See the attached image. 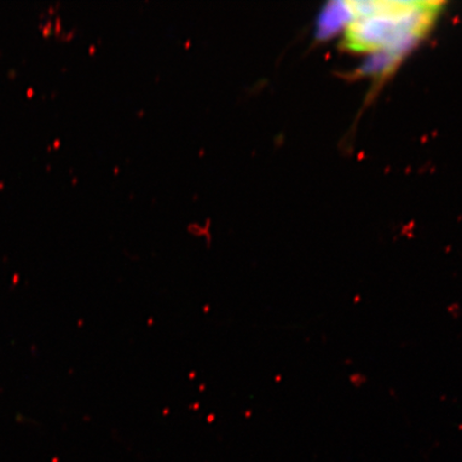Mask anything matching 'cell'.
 Returning <instances> with one entry per match:
<instances>
[{"label":"cell","instance_id":"6da1fadb","mask_svg":"<svg viewBox=\"0 0 462 462\" xmlns=\"http://www.w3.org/2000/svg\"><path fill=\"white\" fill-rule=\"evenodd\" d=\"M350 14L343 48L356 53L388 54L400 60L423 38L440 14V2H344Z\"/></svg>","mask_w":462,"mask_h":462},{"label":"cell","instance_id":"7a4b0ae2","mask_svg":"<svg viewBox=\"0 0 462 462\" xmlns=\"http://www.w3.org/2000/svg\"><path fill=\"white\" fill-rule=\"evenodd\" d=\"M350 21V14L346 10L345 3L332 4L331 7H328L321 19V34L327 36L331 32L337 31V28L346 25Z\"/></svg>","mask_w":462,"mask_h":462}]
</instances>
